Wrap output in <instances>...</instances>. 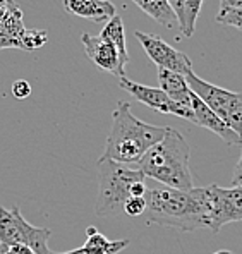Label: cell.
<instances>
[{"label":"cell","instance_id":"3957f363","mask_svg":"<svg viewBox=\"0 0 242 254\" xmlns=\"http://www.w3.org/2000/svg\"><path fill=\"white\" fill-rule=\"evenodd\" d=\"M191 148L185 137L174 127H165V136L158 144L144 153L137 169L144 177H150L167 188L192 189V175L189 169Z\"/></svg>","mask_w":242,"mask_h":254},{"label":"cell","instance_id":"9c48e42d","mask_svg":"<svg viewBox=\"0 0 242 254\" xmlns=\"http://www.w3.org/2000/svg\"><path fill=\"white\" fill-rule=\"evenodd\" d=\"M136 38L139 40V43L143 45L148 57L153 61V64L158 69L172 70V72L182 74V76H185L192 69L191 59L184 52L177 50L172 45H169L165 40L143 31H136Z\"/></svg>","mask_w":242,"mask_h":254},{"label":"cell","instance_id":"7a4b0ae2","mask_svg":"<svg viewBox=\"0 0 242 254\" xmlns=\"http://www.w3.org/2000/svg\"><path fill=\"white\" fill-rule=\"evenodd\" d=\"M165 136V127L146 124L132 115L127 102H119L112 117V129L107 137L102 158L121 165L139 163L148 149L158 144Z\"/></svg>","mask_w":242,"mask_h":254},{"label":"cell","instance_id":"44dd1931","mask_svg":"<svg viewBox=\"0 0 242 254\" xmlns=\"http://www.w3.org/2000/svg\"><path fill=\"white\" fill-rule=\"evenodd\" d=\"M125 215L129 216H141L146 213V199L144 197H134L131 196L124 204V210Z\"/></svg>","mask_w":242,"mask_h":254},{"label":"cell","instance_id":"ffe728a7","mask_svg":"<svg viewBox=\"0 0 242 254\" xmlns=\"http://www.w3.org/2000/svg\"><path fill=\"white\" fill-rule=\"evenodd\" d=\"M217 22L242 29V9H220L217 16Z\"/></svg>","mask_w":242,"mask_h":254},{"label":"cell","instance_id":"6da1fadb","mask_svg":"<svg viewBox=\"0 0 242 254\" xmlns=\"http://www.w3.org/2000/svg\"><path fill=\"white\" fill-rule=\"evenodd\" d=\"M146 220L163 227L194 232L210 229V190L206 188H192L181 190L167 186H155L146 189Z\"/></svg>","mask_w":242,"mask_h":254},{"label":"cell","instance_id":"1f68e13d","mask_svg":"<svg viewBox=\"0 0 242 254\" xmlns=\"http://www.w3.org/2000/svg\"><path fill=\"white\" fill-rule=\"evenodd\" d=\"M213 254H234L232 251H225V249H222V251H217V253H213Z\"/></svg>","mask_w":242,"mask_h":254},{"label":"cell","instance_id":"f546056e","mask_svg":"<svg viewBox=\"0 0 242 254\" xmlns=\"http://www.w3.org/2000/svg\"><path fill=\"white\" fill-rule=\"evenodd\" d=\"M0 254H10L9 246H5V244H0Z\"/></svg>","mask_w":242,"mask_h":254},{"label":"cell","instance_id":"f1b7e54d","mask_svg":"<svg viewBox=\"0 0 242 254\" xmlns=\"http://www.w3.org/2000/svg\"><path fill=\"white\" fill-rule=\"evenodd\" d=\"M52 254H88V253H84V251H83V248H79V249H74V251H67V253H52Z\"/></svg>","mask_w":242,"mask_h":254},{"label":"cell","instance_id":"603a6c76","mask_svg":"<svg viewBox=\"0 0 242 254\" xmlns=\"http://www.w3.org/2000/svg\"><path fill=\"white\" fill-rule=\"evenodd\" d=\"M169 3L174 12H176L177 21H179V29H181L182 21H184V0H169Z\"/></svg>","mask_w":242,"mask_h":254},{"label":"cell","instance_id":"30bf717a","mask_svg":"<svg viewBox=\"0 0 242 254\" xmlns=\"http://www.w3.org/2000/svg\"><path fill=\"white\" fill-rule=\"evenodd\" d=\"M81 42L84 45L88 59L100 69L109 70L110 74L117 76L119 79L124 77V67L125 62L122 61L119 50L114 47V43L103 38L102 35H91V33H83Z\"/></svg>","mask_w":242,"mask_h":254},{"label":"cell","instance_id":"d4e9b609","mask_svg":"<svg viewBox=\"0 0 242 254\" xmlns=\"http://www.w3.org/2000/svg\"><path fill=\"white\" fill-rule=\"evenodd\" d=\"M146 184L144 182H136V184L131 188V196L134 197H144V194H146Z\"/></svg>","mask_w":242,"mask_h":254},{"label":"cell","instance_id":"ac0fdd59","mask_svg":"<svg viewBox=\"0 0 242 254\" xmlns=\"http://www.w3.org/2000/svg\"><path fill=\"white\" fill-rule=\"evenodd\" d=\"M203 2L204 0H184V21L181 26V33L187 38H191L196 29V21H198Z\"/></svg>","mask_w":242,"mask_h":254},{"label":"cell","instance_id":"ba28073f","mask_svg":"<svg viewBox=\"0 0 242 254\" xmlns=\"http://www.w3.org/2000/svg\"><path fill=\"white\" fill-rule=\"evenodd\" d=\"M121 88L124 91H127L129 95H132L137 102H141L143 105H146L148 108L160 114H167V115H177L181 119H185L189 122H194V114H192V108L187 105H181L176 103L165 95L160 88H151V86H144L139 84L136 81H131L127 77H121L119 81Z\"/></svg>","mask_w":242,"mask_h":254},{"label":"cell","instance_id":"7c38bea8","mask_svg":"<svg viewBox=\"0 0 242 254\" xmlns=\"http://www.w3.org/2000/svg\"><path fill=\"white\" fill-rule=\"evenodd\" d=\"M62 5L72 16L93 22L110 21L114 16H117L115 5L110 0H62Z\"/></svg>","mask_w":242,"mask_h":254},{"label":"cell","instance_id":"5bb4252c","mask_svg":"<svg viewBox=\"0 0 242 254\" xmlns=\"http://www.w3.org/2000/svg\"><path fill=\"white\" fill-rule=\"evenodd\" d=\"M158 83H160V89L172 102L191 107V89L187 86L185 76L172 72V70L158 69Z\"/></svg>","mask_w":242,"mask_h":254},{"label":"cell","instance_id":"52a82bcc","mask_svg":"<svg viewBox=\"0 0 242 254\" xmlns=\"http://www.w3.org/2000/svg\"><path fill=\"white\" fill-rule=\"evenodd\" d=\"M208 190L211 204V232H220L227 223L242 222V188H220L218 184H210Z\"/></svg>","mask_w":242,"mask_h":254},{"label":"cell","instance_id":"277c9868","mask_svg":"<svg viewBox=\"0 0 242 254\" xmlns=\"http://www.w3.org/2000/svg\"><path fill=\"white\" fill-rule=\"evenodd\" d=\"M144 182V175L137 167L121 165L112 160H98V196L95 213L102 218L117 216L131 197V188Z\"/></svg>","mask_w":242,"mask_h":254},{"label":"cell","instance_id":"e0dca14e","mask_svg":"<svg viewBox=\"0 0 242 254\" xmlns=\"http://www.w3.org/2000/svg\"><path fill=\"white\" fill-rule=\"evenodd\" d=\"M100 35H102L103 38L109 40V42L114 43V47L117 48L119 54H121L122 61H124L125 65H127L129 54H127V48H125V31H124V22H122V17L121 16L112 17V19L105 24V28L102 29Z\"/></svg>","mask_w":242,"mask_h":254},{"label":"cell","instance_id":"4316f807","mask_svg":"<svg viewBox=\"0 0 242 254\" xmlns=\"http://www.w3.org/2000/svg\"><path fill=\"white\" fill-rule=\"evenodd\" d=\"M10 254H35L29 248L26 246H10Z\"/></svg>","mask_w":242,"mask_h":254},{"label":"cell","instance_id":"5b68a950","mask_svg":"<svg viewBox=\"0 0 242 254\" xmlns=\"http://www.w3.org/2000/svg\"><path fill=\"white\" fill-rule=\"evenodd\" d=\"M185 81H187L189 89L242 137V93L229 91L225 88L208 83L196 76L192 69L185 74Z\"/></svg>","mask_w":242,"mask_h":254},{"label":"cell","instance_id":"d6986e66","mask_svg":"<svg viewBox=\"0 0 242 254\" xmlns=\"http://www.w3.org/2000/svg\"><path fill=\"white\" fill-rule=\"evenodd\" d=\"M47 42H48L47 31H43V29H40V31H36V29H26L21 42V50L33 52L36 48H42Z\"/></svg>","mask_w":242,"mask_h":254},{"label":"cell","instance_id":"484cf974","mask_svg":"<svg viewBox=\"0 0 242 254\" xmlns=\"http://www.w3.org/2000/svg\"><path fill=\"white\" fill-rule=\"evenodd\" d=\"M220 9H242V0H220Z\"/></svg>","mask_w":242,"mask_h":254},{"label":"cell","instance_id":"7402d4cb","mask_svg":"<svg viewBox=\"0 0 242 254\" xmlns=\"http://www.w3.org/2000/svg\"><path fill=\"white\" fill-rule=\"evenodd\" d=\"M10 91H12V95L16 96V98L24 100V98H28V96L31 95V84H29L26 79H17V81H14V83H12Z\"/></svg>","mask_w":242,"mask_h":254},{"label":"cell","instance_id":"4dcf8cb0","mask_svg":"<svg viewBox=\"0 0 242 254\" xmlns=\"http://www.w3.org/2000/svg\"><path fill=\"white\" fill-rule=\"evenodd\" d=\"M96 232H98V230H96L95 227H88V230H86L88 237H89V235H93V234H96Z\"/></svg>","mask_w":242,"mask_h":254},{"label":"cell","instance_id":"cb8c5ba5","mask_svg":"<svg viewBox=\"0 0 242 254\" xmlns=\"http://www.w3.org/2000/svg\"><path fill=\"white\" fill-rule=\"evenodd\" d=\"M232 186L234 188H242V153H241V158H239V162H237L236 169H234Z\"/></svg>","mask_w":242,"mask_h":254},{"label":"cell","instance_id":"8992f818","mask_svg":"<svg viewBox=\"0 0 242 254\" xmlns=\"http://www.w3.org/2000/svg\"><path fill=\"white\" fill-rule=\"evenodd\" d=\"M50 235L48 229L31 225L17 206L5 210L0 204V244L26 246L35 254H52L47 246Z\"/></svg>","mask_w":242,"mask_h":254},{"label":"cell","instance_id":"83f0119b","mask_svg":"<svg viewBox=\"0 0 242 254\" xmlns=\"http://www.w3.org/2000/svg\"><path fill=\"white\" fill-rule=\"evenodd\" d=\"M10 3H12V0H0V21H2L3 17L7 16V12H9Z\"/></svg>","mask_w":242,"mask_h":254},{"label":"cell","instance_id":"2e32d148","mask_svg":"<svg viewBox=\"0 0 242 254\" xmlns=\"http://www.w3.org/2000/svg\"><path fill=\"white\" fill-rule=\"evenodd\" d=\"M129 246V239H121V241H110L100 232L89 235L83 246V251L88 254H117L122 249Z\"/></svg>","mask_w":242,"mask_h":254},{"label":"cell","instance_id":"4fadbf2b","mask_svg":"<svg viewBox=\"0 0 242 254\" xmlns=\"http://www.w3.org/2000/svg\"><path fill=\"white\" fill-rule=\"evenodd\" d=\"M26 26L22 22V10L12 0L7 16L0 21V50L2 48H21Z\"/></svg>","mask_w":242,"mask_h":254},{"label":"cell","instance_id":"8fae6325","mask_svg":"<svg viewBox=\"0 0 242 254\" xmlns=\"http://www.w3.org/2000/svg\"><path fill=\"white\" fill-rule=\"evenodd\" d=\"M191 108H192V114H194V122H192V124L215 132L217 136H220L229 146H242V137L239 134L230 129L217 114H213V112L206 107V103L201 98H198L192 91H191Z\"/></svg>","mask_w":242,"mask_h":254},{"label":"cell","instance_id":"9a60e30c","mask_svg":"<svg viewBox=\"0 0 242 254\" xmlns=\"http://www.w3.org/2000/svg\"><path fill=\"white\" fill-rule=\"evenodd\" d=\"M132 2L158 24L165 28H179L177 16L170 7L169 0H132Z\"/></svg>","mask_w":242,"mask_h":254}]
</instances>
